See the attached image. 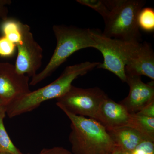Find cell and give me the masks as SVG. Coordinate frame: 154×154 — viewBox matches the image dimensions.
Returning a JSON list of instances; mask_svg holds the SVG:
<instances>
[{"mask_svg":"<svg viewBox=\"0 0 154 154\" xmlns=\"http://www.w3.org/2000/svg\"><path fill=\"white\" fill-rule=\"evenodd\" d=\"M99 63L87 61L66 67L61 75L52 83L31 91L7 106L6 114L10 118L16 117L35 110L47 100L59 98L68 91L75 79L97 67Z\"/></svg>","mask_w":154,"mask_h":154,"instance_id":"obj_1","label":"cell"},{"mask_svg":"<svg viewBox=\"0 0 154 154\" xmlns=\"http://www.w3.org/2000/svg\"><path fill=\"white\" fill-rule=\"evenodd\" d=\"M71 122L69 140L73 154H111L116 146L105 127L85 116L63 111Z\"/></svg>","mask_w":154,"mask_h":154,"instance_id":"obj_2","label":"cell"},{"mask_svg":"<svg viewBox=\"0 0 154 154\" xmlns=\"http://www.w3.org/2000/svg\"><path fill=\"white\" fill-rule=\"evenodd\" d=\"M52 30L57 40L54 52L43 70L32 78L30 85H36L50 76L77 51L88 48H95L96 46L91 29L54 25Z\"/></svg>","mask_w":154,"mask_h":154,"instance_id":"obj_3","label":"cell"},{"mask_svg":"<svg viewBox=\"0 0 154 154\" xmlns=\"http://www.w3.org/2000/svg\"><path fill=\"white\" fill-rule=\"evenodd\" d=\"M110 14L104 20L105 36L128 42H141L137 18L146 3L143 0H105Z\"/></svg>","mask_w":154,"mask_h":154,"instance_id":"obj_4","label":"cell"},{"mask_svg":"<svg viewBox=\"0 0 154 154\" xmlns=\"http://www.w3.org/2000/svg\"><path fill=\"white\" fill-rule=\"evenodd\" d=\"M107 96L97 87L84 89L72 85L65 94L56 99V105L63 111L97 121L100 105Z\"/></svg>","mask_w":154,"mask_h":154,"instance_id":"obj_5","label":"cell"},{"mask_svg":"<svg viewBox=\"0 0 154 154\" xmlns=\"http://www.w3.org/2000/svg\"><path fill=\"white\" fill-rule=\"evenodd\" d=\"M116 39L125 63V74L146 76L154 81V53L150 45Z\"/></svg>","mask_w":154,"mask_h":154,"instance_id":"obj_6","label":"cell"},{"mask_svg":"<svg viewBox=\"0 0 154 154\" xmlns=\"http://www.w3.org/2000/svg\"><path fill=\"white\" fill-rule=\"evenodd\" d=\"M21 30V39L16 45L18 53L15 69L20 74L32 78L41 67L43 49L34 39L29 25L22 23Z\"/></svg>","mask_w":154,"mask_h":154,"instance_id":"obj_7","label":"cell"},{"mask_svg":"<svg viewBox=\"0 0 154 154\" xmlns=\"http://www.w3.org/2000/svg\"><path fill=\"white\" fill-rule=\"evenodd\" d=\"M29 77L20 74L15 66L0 63V99L6 107L31 92Z\"/></svg>","mask_w":154,"mask_h":154,"instance_id":"obj_8","label":"cell"},{"mask_svg":"<svg viewBox=\"0 0 154 154\" xmlns=\"http://www.w3.org/2000/svg\"><path fill=\"white\" fill-rule=\"evenodd\" d=\"M91 35L96 46L103 55L104 61L97 68L103 69L113 73L122 82H126L125 63L119 49L116 39L105 36L98 29H91Z\"/></svg>","mask_w":154,"mask_h":154,"instance_id":"obj_9","label":"cell"},{"mask_svg":"<svg viewBox=\"0 0 154 154\" xmlns=\"http://www.w3.org/2000/svg\"><path fill=\"white\" fill-rule=\"evenodd\" d=\"M126 75L129 93L119 103L124 106L130 114H136L154 101V81L145 84L142 81L140 76L128 74H126Z\"/></svg>","mask_w":154,"mask_h":154,"instance_id":"obj_10","label":"cell"},{"mask_svg":"<svg viewBox=\"0 0 154 154\" xmlns=\"http://www.w3.org/2000/svg\"><path fill=\"white\" fill-rule=\"evenodd\" d=\"M130 115L124 106L107 96L100 105L97 121L106 129L128 126Z\"/></svg>","mask_w":154,"mask_h":154,"instance_id":"obj_11","label":"cell"},{"mask_svg":"<svg viewBox=\"0 0 154 154\" xmlns=\"http://www.w3.org/2000/svg\"><path fill=\"white\" fill-rule=\"evenodd\" d=\"M106 130L116 147L121 151L132 152L141 142L147 140L131 127L124 126Z\"/></svg>","mask_w":154,"mask_h":154,"instance_id":"obj_12","label":"cell"},{"mask_svg":"<svg viewBox=\"0 0 154 154\" xmlns=\"http://www.w3.org/2000/svg\"><path fill=\"white\" fill-rule=\"evenodd\" d=\"M128 126L136 129L148 140L154 142V117L131 114Z\"/></svg>","mask_w":154,"mask_h":154,"instance_id":"obj_13","label":"cell"},{"mask_svg":"<svg viewBox=\"0 0 154 154\" xmlns=\"http://www.w3.org/2000/svg\"><path fill=\"white\" fill-rule=\"evenodd\" d=\"M6 110L7 108L5 105L0 107V152L8 154H24L14 144L6 131L4 123Z\"/></svg>","mask_w":154,"mask_h":154,"instance_id":"obj_14","label":"cell"},{"mask_svg":"<svg viewBox=\"0 0 154 154\" xmlns=\"http://www.w3.org/2000/svg\"><path fill=\"white\" fill-rule=\"evenodd\" d=\"M22 22L15 19H7L4 21L2 30L4 36L11 42L17 45L22 36Z\"/></svg>","mask_w":154,"mask_h":154,"instance_id":"obj_15","label":"cell"},{"mask_svg":"<svg viewBox=\"0 0 154 154\" xmlns=\"http://www.w3.org/2000/svg\"><path fill=\"white\" fill-rule=\"evenodd\" d=\"M137 23L140 29L152 33L154 30V10L151 8H143L139 14Z\"/></svg>","mask_w":154,"mask_h":154,"instance_id":"obj_16","label":"cell"},{"mask_svg":"<svg viewBox=\"0 0 154 154\" xmlns=\"http://www.w3.org/2000/svg\"><path fill=\"white\" fill-rule=\"evenodd\" d=\"M77 2L94 9L102 16L104 20L110 14V10L102 0H77Z\"/></svg>","mask_w":154,"mask_h":154,"instance_id":"obj_17","label":"cell"},{"mask_svg":"<svg viewBox=\"0 0 154 154\" xmlns=\"http://www.w3.org/2000/svg\"><path fill=\"white\" fill-rule=\"evenodd\" d=\"M17 48L16 45L11 42L5 36L0 37V56L10 57L14 54Z\"/></svg>","mask_w":154,"mask_h":154,"instance_id":"obj_18","label":"cell"},{"mask_svg":"<svg viewBox=\"0 0 154 154\" xmlns=\"http://www.w3.org/2000/svg\"><path fill=\"white\" fill-rule=\"evenodd\" d=\"M131 154H154V142L147 140L143 141L133 151Z\"/></svg>","mask_w":154,"mask_h":154,"instance_id":"obj_19","label":"cell"},{"mask_svg":"<svg viewBox=\"0 0 154 154\" xmlns=\"http://www.w3.org/2000/svg\"><path fill=\"white\" fill-rule=\"evenodd\" d=\"M38 154H73L62 147H54L52 148L44 149Z\"/></svg>","mask_w":154,"mask_h":154,"instance_id":"obj_20","label":"cell"},{"mask_svg":"<svg viewBox=\"0 0 154 154\" xmlns=\"http://www.w3.org/2000/svg\"><path fill=\"white\" fill-rule=\"evenodd\" d=\"M12 3L11 0H0V18L3 21L8 19V11L7 5H9Z\"/></svg>","mask_w":154,"mask_h":154,"instance_id":"obj_21","label":"cell"},{"mask_svg":"<svg viewBox=\"0 0 154 154\" xmlns=\"http://www.w3.org/2000/svg\"><path fill=\"white\" fill-rule=\"evenodd\" d=\"M136 114L146 117H154V101L143 107Z\"/></svg>","mask_w":154,"mask_h":154,"instance_id":"obj_22","label":"cell"},{"mask_svg":"<svg viewBox=\"0 0 154 154\" xmlns=\"http://www.w3.org/2000/svg\"><path fill=\"white\" fill-rule=\"evenodd\" d=\"M120 150L118 148L116 147V149H115V150L111 154H120Z\"/></svg>","mask_w":154,"mask_h":154,"instance_id":"obj_23","label":"cell"},{"mask_svg":"<svg viewBox=\"0 0 154 154\" xmlns=\"http://www.w3.org/2000/svg\"><path fill=\"white\" fill-rule=\"evenodd\" d=\"M120 154H131V153L128 152L121 151L120 150Z\"/></svg>","mask_w":154,"mask_h":154,"instance_id":"obj_24","label":"cell"},{"mask_svg":"<svg viewBox=\"0 0 154 154\" xmlns=\"http://www.w3.org/2000/svg\"><path fill=\"white\" fill-rule=\"evenodd\" d=\"M2 105H4V103H3L2 100L0 99V107H1V106H2Z\"/></svg>","mask_w":154,"mask_h":154,"instance_id":"obj_25","label":"cell"},{"mask_svg":"<svg viewBox=\"0 0 154 154\" xmlns=\"http://www.w3.org/2000/svg\"><path fill=\"white\" fill-rule=\"evenodd\" d=\"M0 154H8L3 153H1V152H0Z\"/></svg>","mask_w":154,"mask_h":154,"instance_id":"obj_26","label":"cell"}]
</instances>
